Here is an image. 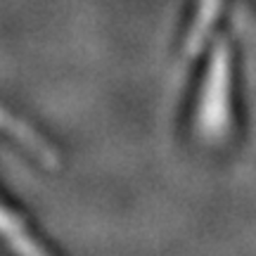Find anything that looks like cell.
I'll use <instances>...</instances> for the list:
<instances>
[{"label": "cell", "mask_w": 256, "mask_h": 256, "mask_svg": "<svg viewBox=\"0 0 256 256\" xmlns=\"http://www.w3.org/2000/svg\"><path fill=\"white\" fill-rule=\"evenodd\" d=\"M200 130L206 140H223L230 130V46L226 38L211 55L200 104Z\"/></svg>", "instance_id": "cell-1"}, {"label": "cell", "mask_w": 256, "mask_h": 256, "mask_svg": "<svg viewBox=\"0 0 256 256\" xmlns=\"http://www.w3.org/2000/svg\"><path fill=\"white\" fill-rule=\"evenodd\" d=\"M0 133L8 136L10 140H14L17 145H22L31 156H36L38 162L48 168H55L60 166V156L55 154V150L48 145L43 138L38 136L34 128H28L26 124L17 116H12L8 110L0 107Z\"/></svg>", "instance_id": "cell-2"}, {"label": "cell", "mask_w": 256, "mask_h": 256, "mask_svg": "<svg viewBox=\"0 0 256 256\" xmlns=\"http://www.w3.org/2000/svg\"><path fill=\"white\" fill-rule=\"evenodd\" d=\"M220 2H223V0H200L197 17H194V22L190 24V31H188V38H185V46H183L185 57L192 60V57L200 55V50L204 48V43H206V38H209V34H211L214 22L218 19Z\"/></svg>", "instance_id": "cell-3"}, {"label": "cell", "mask_w": 256, "mask_h": 256, "mask_svg": "<svg viewBox=\"0 0 256 256\" xmlns=\"http://www.w3.org/2000/svg\"><path fill=\"white\" fill-rule=\"evenodd\" d=\"M0 238L5 240L14 252H22V254H46V249L34 240V235L24 226V220L19 218L17 214L5 209L2 204H0Z\"/></svg>", "instance_id": "cell-4"}]
</instances>
